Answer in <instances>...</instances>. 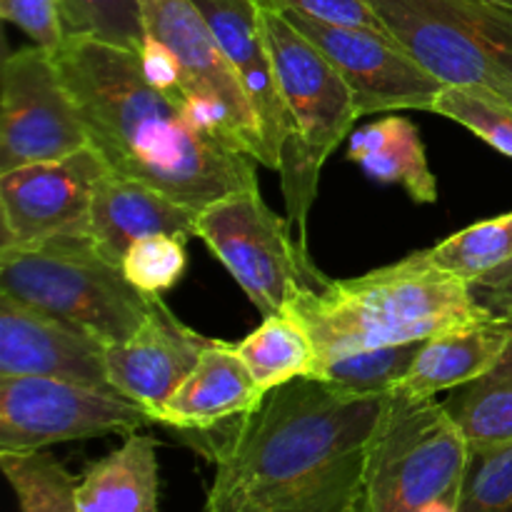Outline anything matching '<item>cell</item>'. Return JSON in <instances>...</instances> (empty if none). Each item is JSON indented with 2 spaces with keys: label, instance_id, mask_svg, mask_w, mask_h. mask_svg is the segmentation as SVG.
Returning a JSON list of instances; mask_svg holds the SVG:
<instances>
[{
  "label": "cell",
  "instance_id": "6da1fadb",
  "mask_svg": "<svg viewBox=\"0 0 512 512\" xmlns=\"http://www.w3.org/2000/svg\"><path fill=\"white\" fill-rule=\"evenodd\" d=\"M388 395L298 378L205 435L215 463L203 512H363L370 438Z\"/></svg>",
  "mask_w": 512,
  "mask_h": 512
},
{
  "label": "cell",
  "instance_id": "7a4b0ae2",
  "mask_svg": "<svg viewBox=\"0 0 512 512\" xmlns=\"http://www.w3.org/2000/svg\"><path fill=\"white\" fill-rule=\"evenodd\" d=\"M53 58L108 170L195 213L225 195L258 188V160L200 125L183 98L150 83L140 53L65 38Z\"/></svg>",
  "mask_w": 512,
  "mask_h": 512
},
{
  "label": "cell",
  "instance_id": "3957f363",
  "mask_svg": "<svg viewBox=\"0 0 512 512\" xmlns=\"http://www.w3.org/2000/svg\"><path fill=\"white\" fill-rule=\"evenodd\" d=\"M285 310L308 328L318 370L360 350L418 343L490 318L475 303L470 283L435 268L423 250L373 273L333 280L323 290H303Z\"/></svg>",
  "mask_w": 512,
  "mask_h": 512
},
{
  "label": "cell",
  "instance_id": "277c9868",
  "mask_svg": "<svg viewBox=\"0 0 512 512\" xmlns=\"http://www.w3.org/2000/svg\"><path fill=\"white\" fill-rule=\"evenodd\" d=\"M258 10L283 103L280 185L290 223L305 243L320 170L360 118V110L343 75L278 8L258 5Z\"/></svg>",
  "mask_w": 512,
  "mask_h": 512
},
{
  "label": "cell",
  "instance_id": "5b68a950",
  "mask_svg": "<svg viewBox=\"0 0 512 512\" xmlns=\"http://www.w3.org/2000/svg\"><path fill=\"white\" fill-rule=\"evenodd\" d=\"M0 293L40 310L105 348L128 340L160 305L110 263L90 235L0 248Z\"/></svg>",
  "mask_w": 512,
  "mask_h": 512
},
{
  "label": "cell",
  "instance_id": "8992f818",
  "mask_svg": "<svg viewBox=\"0 0 512 512\" xmlns=\"http://www.w3.org/2000/svg\"><path fill=\"white\" fill-rule=\"evenodd\" d=\"M470 445L438 398L393 393L370 438L363 512H413L435 500L458 503Z\"/></svg>",
  "mask_w": 512,
  "mask_h": 512
},
{
  "label": "cell",
  "instance_id": "52a82bcc",
  "mask_svg": "<svg viewBox=\"0 0 512 512\" xmlns=\"http://www.w3.org/2000/svg\"><path fill=\"white\" fill-rule=\"evenodd\" d=\"M390 35L443 85L512 98V10L493 0H370Z\"/></svg>",
  "mask_w": 512,
  "mask_h": 512
},
{
  "label": "cell",
  "instance_id": "ba28073f",
  "mask_svg": "<svg viewBox=\"0 0 512 512\" xmlns=\"http://www.w3.org/2000/svg\"><path fill=\"white\" fill-rule=\"evenodd\" d=\"M198 238L265 318L283 313L303 290L333 283L310 263L308 245L290 235L288 223L268 208L260 188L238 190L200 210Z\"/></svg>",
  "mask_w": 512,
  "mask_h": 512
},
{
  "label": "cell",
  "instance_id": "9c48e42d",
  "mask_svg": "<svg viewBox=\"0 0 512 512\" xmlns=\"http://www.w3.org/2000/svg\"><path fill=\"white\" fill-rule=\"evenodd\" d=\"M145 35L175 60L180 98L200 125L268 168V150L248 95L195 0H140Z\"/></svg>",
  "mask_w": 512,
  "mask_h": 512
},
{
  "label": "cell",
  "instance_id": "30bf717a",
  "mask_svg": "<svg viewBox=\"0 0 512 512\" xmlns=\"http://www.w3.org/2000/svg\"><path fill=\"white\" fill-rule=\"evenodd\" d=\"M150 423V410L120 393L43 375H0V453L133 435Z\"/></svg>",
  "mask_w": 512,
  "mask_h": 512
},
{
  "label": "cell",
  "instance_id": "8fae6325",
  "mask_svg": "<svg viewBox=\"0 0 512 512\" xmlns=\"http://www.w3.org/2000/svg\"><path fill=\"white\" fill-rule=\"evenodd\" d=\"M90 145L53 53L40 45L5 55L0 70V173L58 160Z\"/></svg>",
  "mask_w": 512,
  "mask_h": 512
},
{
  "label": "cell",
  "instance_id": "7c38bea8",
  "mask_svg": "<svg viewBox=\"0 0 512 512\" xmlns=\"http://www.w3.org/2000/svg\"><path fill=\"white\" fill-rule=\"evenodd\" d=\"M343 75L360 115L430 110L445 85L385 30L333 25L280 10Z\"/></svg>",
  "mask_w": 512,
  "mask_h": 512
},
{
  "label": "cell",
  "instance_id": "4fadbf2b",
  "mask_svg": "<svg viewBox=\"0 0 512 512\" xmlns=\"http://www.w3.org/2000/svg\"><path fill=\"white\" fill-rule=\"evenodd\" d=\"M105 173L108 165L93 145L0 173L3 248L88 235L95 190Z\"/></svg>",
  "mask_w": 512,
  "mask_h": 512
},
{
  "label": "cell",
  "instance_id": "5bb4252c",
  "mask_svg": "<svg viewBox=\"0 0 512 512\" xmlns=\"http://www.w3.org/2000/svg\"><path fill=\"white\" fill-rule=\"evenodd\" d=\"M0 375H43L118 393L103 343L5 293H0Z\"/></svg>",
  "mask_w": 512,
  "mask_h": 512
},
{
  "label": "cell",
  "instance_id": "9a60e30c",
  "mask_svg": "<svg viewBox=\"0 0 512 512\" xmlns=\"http://www.w3.org/2000/svg\"><path fill=\"white\" fill-rule=\"evenodd\" d=\"M210 343L213 340L180 323L160 300L148 323L140 325L123 343L105 348L110 383L125 398L148 408L155 420L165 400L188 378Z\"/></svg>",
  "mask_w": 512,
  "mask_h": 512
},
{
  "label": "cell",
  "instance_id": "2e32d148",
  "mask_svg": "<svg viewBox=\"0 0 512 512\" xmlns=\"http://www.w3.org/2000/svg\"><path fill=\"white\" fill-rule=\"evenodd\" d=\"M228 55L263 133L270 170L280 168L283 148V103H280L275 65L260 28L255 0H195Z\"/></svg>",
  "mask_w": 512,
  "mask_h": 512
},
{
  "label": "cell",
  "instance_id": "e0dca14e",
  "mask_svg": "<svg viewBox=\"0 0 512 512\" xmlns=\"http://www.w3.org/2000/svg\"><path fill=\"white\" fill-rule=\"evenodd\" d=\"M88 235L110 263L123 265L130 245L148 235L198 238V213L150 185L108 170L95 190Z\"/></svg>",
  "mask_w": 512,
  "mask_h": 512
},
{
  "label": "cell",
  "instance_id": "ac0fdd59",
  "mask_svg": "<svg viewBox=\"0 0 512 512\" xmlns=\"http://www.w3.org/2000/svg\"><path fill=\"white\" fill-rule=\"evenodd\" d=\"M263 398L265 393L238 353V345L213 340L188 378L158 410L155 423L185 433H203L250 413Z\"/></svg>",
  "mask_w": 512,
  "mask_h": 512
},
{
  "label": "cell",
  "instance_id": "d6986e66",
  "mask_svg": "<svg viewBox=\"0 0 512 512\" xmlns=\"http://www.w3.org/2000/svg\"><path fill=\"white\" fill-rule=\"evenodd\" d=\"M510 335L512 320L498 315L443 330L423 340L408 375L400 380L393 393L435 398L445 390L460 388L493 368L505 345L510 343Z\"/></svg>",
  "mask_w": 512,
  "mask_h": 512
},
{
  "label": "cell",
  "instance_id": "ffe728a7",
  "mask_svg": "<svg viewBox=\"0 0 512 512\" xmlns=\"http://www.w3.org/2000/svg\"><path fill=\"white\" fill-rule=\"evenodd\" d=\"M348 160L378 183L403 185L415 203L430 205L438 200V183L428 165L420 130L403 115H385L355 130Z\"/></svg>",
  "mask_w": 512,
  "mask_h": 512
},
{
  "label": "cell",
  "instance_id": "44dd1931",
  "mask_svg": "<svg viewBox=\"0 0 512 512\" xmlns=\"http://www.w3.org/2000/svg\"><path fill=\"white\" fill-rule=\"evenodd\" d=\"M80 512H158V443L133 433L78 480Z\"/></svg>",
  "mask_w": 512,
  "mask_h": 512
},
{
  "label": "cell",
  "instance_id": "7402d4cb",
  "mask_svg": "<svg viewBox=\"0 0 512 512\" xmlns=\"http://www.w3.org/2000/svg\"><path fill=\"white\" fill-rule=\"evenodd\" d=\"M238 353L265 395L298 378H313L318 370V350L293 310L265 318L258 330L240 340Z\"/></svg>",
  "mask_w": 512,
  "mask_h": 512
},
{
  "label": "cell",
  "instance_id": "603a6c76",
  "mask_svg": "<svg viewBox=\"0 0 512 512\" xmlns=\"http://www.w3.org/2000/svg\"><path fill=\"white\" fill-rule=\"evenodd\" d=\"M445 408L463 430L470 450L512 443V335L493 368L455 388Z\"/></svg>",
  "mask_w": 512,
  "mask_h": 512
},
{
  "label": "cell",
  "instance_id": "cb8c5ba5",
  "mask_svg": "<svg viewBox=\"0 0 512 512\" xmlns=\"http://www.w3.org/2000/svg\"><path fill=\"white\" fill-rule=\"evenodd\" d=\"M0 468L13 488L20 512H80L78 478L45 450L0 453Z\"/></svg>",
  "mask_w": 512,
  "mask_h": 512
},
{
  "label": "cell",
  "instance_id": "d4e9b609",
  "mask_svg": "<svg viewBox=\"0 0 512 512\" xmlns=\"http://www.w3.org/2000/svg\"><path fill=\"white\" fill-rule=\"evenodd\" d=\"M423 253L435 268L473 283L512 260V213L470 225Z\"/></svg>",
  "mask_w": 512,
  "mask_h": 512
},
{
  "label": "cell",
  "instance_id": "484cf974",
  "mask_svg": "<svg viewBox=\"0 0 512 512\" xmlns=\"http://www.w3.org/2000/svg\"><path fill=\"white\" fill-rule=\"evenodd\" d=\"M420 345H423V340L388 345V348L360 350V353L325 363L313 375V380H325V383L335 385V388L345 390L350 395H360V398L390 395L398 388L400 380L408 375Z\"/></svg>",
  "mask_w": 512,
  "mask_h": 512
},
{
  "label": "cell",
  "instance_id": "4316f807",
  "mask_svg": "<svg viewBox=\"0 0 512 512\" xmlns=\"http://www.w3.org/2000/svg\"><path fill=\"white\" fill-rule=\"evenodd\" d=\"M58 8L65 38H93L143 53L140 0H58Z\"/></svg>",
  "mask_w": 512,
  "mask_h": 512
},
{
  "label": "cell",
  "instance_id": "83f0119b",
  "mask_svg": "<svg viewBox=\"0 0 512 512\" xmlns=\"http://www.w3.org/2000/svg\"><path fill=\"white\" fill-rule=\"evenodd\" d=\"M433 113L455 120L512 158V100L478 85H445Z\"/></svg>",
  "mask_w": 512,
  "mask_h": 512
},
{
  "label": "cell",
  "instance_id": "f1b7e54d",
  "mask_svg": "<svg viewBox=\"0 0 512 512\" xmlns=\"http://www.w3.org/2000/svg\"><path fill=\"white\" fill-rule=\"evenodd\" d=\"M458 512H512V443L470 450Z\"/></svg>",
  "mask_w": 512,
  "mask_h": 512
},
{
  "label": "cell",
  "instance_id": "f546056e",
  "mask_svg": "<svg viewBox=\"0 0 512 512\" xmlns=\"http://www.w3.org/2000/svg\"><path fill=\"white\" fill-rule=\"evenodd\" d=\"M185 265H188L185 238L148 235L130 245L120 268L135 288L148 295H160L183 278Z\"/></svg>",
  "mask_w": 512,
  "mask_h": 512
},
{
  "label": "cell",
  "instance_id": "4dcf8cb0",
  "mask_svg": "<svg viewBox=\"0 0 512 512\" xmlns=\"http://www.w3.org/2000/svg\"><path fill=\"white\" fill-rule=\"evenodd\" d=\"M0 15L48 53L65 43L58 0H0Z\"/></svg>",
  "mask_w": 512,
  "mask_h": 512
},
{
  "label": "cell",
  "instance_id": "1f68e13d",
  "mask_svg": "<svg viewBox=\"0 0 512 512\" xmlns=\"http://www.w3.org/2000/svg\"><path fill=\"white\" fill-rule=\"evenodd\" d=\"M255 3L278 10H293V13L323 20V23L385 30V25L380 23L378 13L373 10L370 0H255Z\"/></svg>",
  "mask_w": 512,
  "mask_h": 512
},
{
  "label": "cell",
  "instance_id": "d6a6232c",
  "mask_svg": "<svg viewBox=\"0 0 512 512\" xmlns=\"http://www.w3.org/2000/svg\"><path fill=\"white\" fill-rule=\"evenodd\" d=\"M473 298L490 315L512 320V260L470 283Z\"/></svg>",
  "mask_w": 512,
  "mask_h": 512
},
{
  "label": "cell",
  "instance_id": "836d02e7",
  "mask_svg": "<svg viewBox=\"0 0 512 512\" xmlns=\"http://www.w3.org/2000/svg\"><path fill=\"white\" fill-rule=\"evenodd\" d=\"M413 512H458V503H453V500H435V503L423 505V508Z\"/></svg>",
  "mask_w": 512,
  "mask_h": 512
},
{
  "label": "cell",
  "instance_id": "e575fe53",
  "mask_svg": "<svg viewBox=\"0 0 512 512\" xmlns=\"http://www.w3.org/2000/svg\"><path fill=\"white\" fill-rule=\"evenodd\" d=\"M493 3H498V5H503V8L512 10V0H493Z\"/></svg>",
  "mask_w": 512,
  "mask_h": 512
},
{
  "label": "cell",
  "instance_id": "d590c367",
  "mask_svg": "<svg viewBox=\"0 0 512 512\" xmlns=\"http://www.w3.org/2000/svg\"><path fill=\"white\" fill-rule=\"evenodd\" d=\"M510 100H512V98H510Z\"/></svg>",
  "mask_w": 512,
  "mask_h": 512
}]
</instances>
